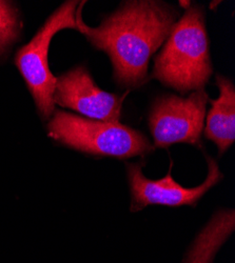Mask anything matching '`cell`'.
Wrapping results in <instances>:
<instances>
[{
	"label": "cell",
	"instance_id": "ba28073f",
	"mask_svg": "<svg viewBox=\"0 0 235 263\" xmlns=\"http://www.w3.org/2000/svg\"><path fill=\"white\" fill-rule=\"evenodd\" d=\"M216 84L220 96L214 100L209 99L212 107L204 135L216 144L219 156H223L235 140V87L229 78L220 74L216 75Z\"/></svg>",
	"mask_w": 235,
	"mask_h": 263
},
{
	"label": "cell",
	"instance_id": "3957f363",
	"mask_svg": "<svg viewBox=\"0 0 235 263\" xmlns=\"http://www.w3.org/2000/svg\"><path fill=\"white\" fill-rule=\"evenodd\" d=\"M48 133L62 144L95 156L125 159L147 156L154 151L141 132L120 122L84 118L56 109L49 121Z\"/></svg>",
	"mask_w": 235,
	"mask_h": 263
},
{
	"label": "cell",
	"instance_id": "52a82bcc",
	"mask_svg": "<svg viewBox=\"0 0 235 263\" xmlns=\"http://www.w3.org/2000/svg\"><path fill=\"white\" fill-rule=\"evenodd\" d=\"M124 96L102 91L83 65L56 77L54 104L67 107L85 118L119 122Z\"/></svg>",
	"mask_w": 235,
	"mask_h": 263
},
{
	"label": "cell",
	"instance_id": "30bf717a",
	"mask_svg": "<svg viewBox=\"0 0 235 263\" xmlns=\"http://www.w3.org/2000/svg\"><path fill=\"white\" fill-rule=\"evenodd\" d=\"M20 20L15 6L10 2H0V54L17 39Z\"/></svg>",
	"mask_w": 235,
	"mask_h": 263
},
{
	"label": "cell",
	"instance_id": "5b68a950",
	"mask_svg": "<svg viewBox=\"0 0 235 263\" xmlns=\"http://www.w3.org/2000/svg\"><path fill=\"white\" fill-rule=\"evenodd\" d=\"M208 101L205 90L192 92L188 97L165 95L156 98L149 114L154 146L165 148L178 142L201 145Z\"/></svg>",
	"mask_w": 235,
	"mask_h": 263
},
{
	"label": "cell",
	"instance_id": "277c9868",
	"mask_svg": "<svg viewBox=\"0 0 235 263\" xmlns=\"http://www.w3.org/2000/svg\"><path fill=\"white\" fill-rule=\"evenodd\" d=\"M79 4L73 0L59 7L15 57L16 67L33 96L38 113L45 120H49L55 112L53 95L56 77L49 69L50 43L57 32L65 29L76 30V10Z\"/></svg>",
	"mask_w": 235,
	"mask_h": 263
},
{
	"label": "cell",
	"instance_id": "8992f818",
	"mask_svg": "<svg viewBox=\"0 0 235 263\" xmlns=\"http://www.w3.org/2000/svg\"><path fill=\"white\" fill-rule=\"evenodd\" d=\"M209 173L206 180L196 187H184L176 182L171 174L157 180L147 178L142 173L143 162L128 163L126 175L131 191V212H138L151 204L167 206L196 205L204 195L222 179L223 174L214 159L207 156Z\"/></svg>",
	"mask_w": 235,
	"mask_h": 263
},
{
	"label": "cell",
	"instance_id": "6da1fadb",
	"mask_svg": "<svg viewBox=\"0 0 235 263\" xmlns=\"http://www.w3.org/2000/svg\"><path fill=\"white\" fill-rule=\"evenodd\" d=\"M83 4L76 11V30L109 56L117 84L128 89L142 86L149 79V61L168 38L177 11L156 0H133L122 3L99 27L91 28L81 18Z\"/></svg>",
	"mask_w": 235,
	"mask_h": 263
},
{
	"label": "cell",
	"instance_id": "9c48e42d",
	"mask_svg": "<svg viewBox=\"0 0 235 263\" xmlns=\"http://www.w3.org/2000/svg\"><path fill=\"white\" fill-rule=\"evenodd\" d=\"M234 229V210H223L216 213L196 237L185 263H212Z\"/></svg>",
	"mask_w": 235,
	"mask_h": 263
},
{
	"label": "cell",
	"instance_id": "7a4b0ae2",
	"mask_svg": "<svg viewBox=\"0 0 235 263\" xmlns=\"http://www.w3.org/2000/svg\"><path fill=\"white\" fill-rule=\"evenodd\" d=\"M162 46L151 77L180 94L205 90L213 67L203 7L189 5Z\"/></svg>",
	"mask_w": 235,
	"mask_h": 263
}]
</instances>
